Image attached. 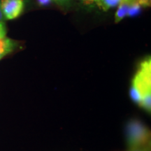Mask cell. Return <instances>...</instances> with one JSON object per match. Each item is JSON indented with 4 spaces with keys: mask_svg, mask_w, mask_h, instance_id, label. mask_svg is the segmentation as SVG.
Segmentation results:
<instances>
[{
    "mask_svg": "<svg viewBox=\"0 0 151 151\" xmlns=\"http://www.w3.org/2000/svg\"><path fill=\"white\" fill-rule=\"evenodd\" d=\"M85 3L87 4H92V1L91 0H83Z\"/></svg>",
    "mask_w": 151,
    "mask_h": 151,
    "instance_id": "obj_13",
    "label": "cell"
},
{
    "mask_svg": "<svg viewBox=\"0 0 151 151\" xmlns=\"http://www.w3.org/2000/svg\"><path fill=\"white\" fill-rule=\"evenodd\" d=\"M125 134L128 149L150 148V130L139 119L132 118L127 122Z\"/></svg>",
    "mask_w": 151,
    "mask_h": 151,
    "instance_id": "obj_2",
    "label": "cell"
},
{
    "mask_svg": "<svg viewBox=\"0 0 151 151\" xmlns=\"http://www.w3.org/2000/svg\"><path fill=\"white\" fill-rule=\"evenodd\" d=\"M4 56H5V55L2 53V52H0V60H1L2 58H4Z\"/></svg>",
    "mask_w": 151,
    "mask_h": 151,
    "instance_id": "obj_14",
    "label": "cell"
},
{
    "mask_svg": "<svg viewBox=\"0 0 151 151\" xmlns=\"http://www.w3.org/2000/svg\"><path fill=\"white\" fill-rule=\"evenodd\" d=\"M6 20L1 9V0H0V22H4Z\"/></svg>",
    "mask_w": 151,
    "mask_h": 151,
    "instance_id": "obj_12",
    "label": "cell"
},
{
    "mask_svg": "<svg viewBox=\"0 0 151 151\" xmlns=\"http://www.w3.org/2000/svg\"><path fill=\"white\" fill-rule=\"evenodd\" d=\"M24 9V0H1V9L5 19L18 18Z\"/></svg>",
    "mask_w": 151,
    "mask_h": 151,
    "instance_id": "obj_3",
    "label": "cell"
},
{
    "mask_svg": "<svg viewBox=\"0 0 151 151\" xmlns=\"http://www.w3.org/2000/svg\"><path fill=\"white\" fill-rule=\"evenodd\" d=\"M127 151H150V148H132V149H128Z\"/></svg>",
    "mask_w": 151,
    "mask_h": 151,
    "instance_id": "obj_11",
    "label": "cell"
},
{
    "mask_svg": "<svg viewBox=\"0 0 151 151\" xmlns=\"http://www.w3.org/2000/svg\"><path fill=\"white\" fill-rule=\"evenodd\" d=\"M52 0H37V2L40 6H48L52 2Z\"/></svg>",
    "mask_w": 151,
    "mask_h": 151,
    "instance_id": "obj_10",
    "label": "cell"
},
{
    "mask_svg": "<svg viewBox=\"0 0 151 151\" xmlns=\"http://www.w3.org/2000/svg\"><path fill=\"white\" fill-rule=\"evenodd\" d=\"M91 1H92V2H93V1H96V3H98V2H99V0H91Z\"/></svg>",
    "mask_w": 151,
    "mask_h": 151,
    "instance_id": "obj_15",
    "label": "cell"
},
{
    "mask_svg": "<svg viewBox=\"0 0 151 151\" xmlns=\"http://www.w3.org/2000/svg\"><path fill=\"white\" fill-rule=\"evenodd\" d=\"M6 33V28L4 22H0V39L4 38Z\"/></svg>",
    "mask_w": 151,
    "mask_h": 151,
    "instance_id": "obj_9",
    "label": "cell"
},
{
    "mask_svg": "<svg viewBox=\"0 0 151 151\" xmlns=\"http://www.w3.org/2000/svg\"><path fill=\"white\" fill-rule=\"evenodd\" d=\"M16 46V42L9 38L4 37L0 39V52H2L4 55L12 52Z\"/></svg>",
    "mask_w": 151,
    "mask_h": 151,
    "instance_id": "obj_5",
    "label": "cell"
},
{
    "mask_svg": "<svg viewBox=\"0 0 151 151\" xmlns=\"http://www.w3.org/2000/svg\"><path fill=\"white\" fill-rule=\"evenodd\" d=\"M129 97L146 112H151V60L146 58L139 64L132 80Z\"/></svg>",
    "mask_w": 151,
    "mask_h": 151,
    "instance_id": "obj_1",
    "label": "cell"
},
{
    "mask_svg": "<svg viewBox=\"0 0 151 151\" xmlns=\"http://www.w3.org/2000/svg\"><path fill=\"white\" fill-rule=\"evenodd\" d=\"M55 3L62 8H67L70 5L71 0H54Z\"/></svg>",
    "mask_w": 151,
    "mask_h": 151,
    "instance_id": "obj_8",
    "label": "cell"
},
{
    "mask_svg": "<svg viewBox=\"0 0 151 151\" xmlns=\"http://www.w3.org/2000/svg\"><path fill=\"white\" fill-rule=\"evenodd\" d=\"M134 1V0H122L115 15V22L116 23L122 20L127 16L130 6Z\"/></svg>",
    "mask_w": 151,
    "mask_h": 151,
    "instance_id": "obj_4",
    "label": "cell"
},
{
    "mask_svg": "<svg viewBox=\"0 0 151 151\" xmlns=\"http://www.w3.org/2000/svg\"><path fill=\"white\" fill-rule=\"evenodd\" d=\"M121 1L122 0H99L97 5L102 10L106 11L110 8L118 6L121 2Z\"/></svg>",
    "mask_w": 151,
    "mask_h": 151,
    "instance_id": "obj_6",
    "label": "cell"
},
{
    "mask_svg": "<svg viewBox=\"0 0 151 151\" xmlns=\"http://www.w3.org/2000/svg\"><path fill=\"white\" fill-rule=\"evenodd\" d=\"M141 11V6L138 2V0H134L130 6L127 13V16L134 17L140 14Z\"/></svg>",
    "mask_w": 151,
    "mask_h": 151,
    "instance_id": "obj_7",
    "label": "cell"
}]
</instances>
